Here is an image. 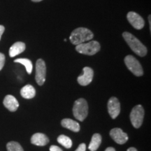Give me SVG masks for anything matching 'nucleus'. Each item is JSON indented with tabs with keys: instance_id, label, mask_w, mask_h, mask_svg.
<instances>
[{
	"instance_id": "obj_1",
	"label": "nucleus",
	"mask_w": 151,
	"mask_h": 151,
	"mask_svg": "<svg viewBox=\"0 0 151 151\" xmlns=\"http://www.w3.org/2000/svg\"><path fill=\"white\" fill-rule=\"evenodd\" d=\"M124 41L127 43L130 48L135 52L137 55L140 57H144L147 54L146 47L141 42L137 37H135L131 33L124 32L122 34Z\"/></svg>"
},
{
	"instance_id": "obj_2",
	"label": "nucleus",
	"mask_w": 151,
	"mask_h": 151,
	"mask_svg": "<svg viewBox=\"0 0 151 151\" xmlns=\"http://www.w3.org/2000/svg\"><path fill=\"white\" fill-rule=\"evenodd\" d=\"M94 35L91 30L85 27H78L71 32L69 39L73 45H78L81 43L88 42L93 38Z\"/></svg>"
},
{
	"instance_id": "obj_3",
	"label": "nucleus",
	"mask_w": 151,
	"mask_h": 151,
	"mask_svg": "<svg viewBox=\"0 0 151 151\" xmlns=\"http://www.w3.org/2000/svg\"><path fill=\"white\" fill-rule=\"evenodd\" d=\"M73 114L77 120L83 121L88 114V106L86 100L81 98L74 102L73 107Z\"/></svg>"
},
{
	"instance_id": "obj_4",
	"label": "nucleus",
	"mask_w": 151,
	"mask_h": 151,
	"mask_svg": "<svg viewBox=\"0 0 151 151\" xmlns=\"http://www.w3.org/2000/svg\"><path fill=\"white\" fill-rule=\"evenodd\" d=\"M100 44L96 41H91L89 42L81 43L76 46V50L79 53L86 55H93L100 50Z\"/></svg>"
},
{
	"instance_id": "obj_5",
	"label": "nucleus",
	"mask_w": 151,
	"mask_h": 151,
	"mask_svg": "<svg viewBox=\"0 0 151 151\" xmlns=\"http://www.w3.org/2000/svg\"><path fill=\"white\" fill-rule=\"evenodd\" d=\"M130 120L132 125L136 129H138L143 123V117H144V109L141 105H137L132 109L130 113Z\"/></svg>"
},
{
	"instance_id": "obj_6",
	"label": "nucleus",
	"mask_w": 151,
	"mask_h": 151,
	"mask_svg": "<svg viewBox=\"0 0 151 151\" xmlns=\"http://www.w3.org/2000/svg\"><path fill=\"white\" fill-rule=\"evenodd\" d=\"M124 64L127 69L137 76H141L143 74V68L139 62L132 55H127L124 58Z\"/></svg>"
},
{
	"instance_id": "obj_7",
	"label": "nucleus",
	"mask_w": 151,
	"mask_h": 151,
	"mask_svg": "<svg viewBox=\"0 0 151 151\" xmlns=\"http://www.w3.org/2000/svg\"><path fill=\"white\" fill-rule=\"evenodd\" d=\"M46 66L42 59H39L36 63L35 79L38 85L43 86L46 81Z\"/></svg>"
},
{
	"instance_id": "obj_8",
	"label": "nucleus",
	"mask_w": 151,
	"mask_h": 151,
	"mask_svg": "<svg viewBox=\"0 0 151 151\" xmlns=\"http://www.w3.org/2000/svg\"><path fill=\"white\" fill-rule=\"evenodd\" d=\"M127 18L130 24L133 26L135 29H141L144 27L145 22L142 17L137 13L130 11L127 15Z\"/></svg>"
},
{
	"instance_id": "obj_9",
	"label": "nucleus",
	"mask_w": 151,
	"mask_h": 151,
	"mask_svg": "<svg viewBox=\"0 0 151 151\" xmlns=\"http://www.w3.org/2000/svg\"><path fill=\"white\" fill-rule=\"evenodd\" d=\"M83 73L82 75L79 76L78 77V83L81 86H88L92 81L94 76V71L90 67H86L83 69Z\"/></svg>"
},
{
	"instance_id": "obj_10",
	"label": "nucleus",
	"mask_w": 151,
	"mask_h": 151,
	"mask_svg": "<svg viewBox=\"0 0 151 151\" xmlns=\"http://www.w3.org/2000/svg\"><path fill=\"white\" fill-rule=\"evenodd\" d=\"M108 111L110 116L116 119L120 113V104L116 97H111L108 101Z\"/></svg>"
},
{
	"instance_id": "obj_11",
	"label": "nucleus",
	"mask_w": 151,
	"mask_h": 151,
	"mask_svg": "<svg viewBox=\"0 0 151 151\" xmlns=\"http://www.w3.org/2000/svg\"><path fill=\"white\" fill-rule=\"evenodd\" d=\"M110 136L115 142L118 144H124L128 140V136L120 128H113L111 130Z\"/></svg>"
},
{
	"instance_id": "obj_12",
	"label": "nucleus",
	"mask_w": 151,
	"mask_h": 151,
	"mask_svg": "<svg viewBox=\"0 0 151 151\" xmlns=\"http://www.w3.org/2000/svg\"><path fill=\"white\" fill-rule=\"evenodd\" d=\"M3 104L4 106L11 112H14L18 109L19 106V103L18 100L16 99L13 95L8 94L4 98L3 101Z\"/></svg>"
},
{
	"instance_id": "obj_13",
	"label": "nucleus",
	"mask_w": 151,
	"mask_h": 151,
	"mask_svg": "<svg viewBox=\"0 0 151 151\" xmlns=\"http://www.w3.org/2000/svg\"><path fill=\"white\" fill-rule=\"evenodd\" d=\"M49 142L48 138L42 133H36L31 138V143L35 146H44Z\"/></svg>"
},
{
	"instance_id": "obj_14",
	"label": "nucleus",
	"mask_w": 151,
	"mask_h": 151,
	"mask_svg": "<svg viewBox=\"0 0 151 151\" xmlns=\"http://www.w3.org/2000/svg\"><path fill=\"white\" fill-rule=\"evenodd\" d=\"M25 48V44L23 42L18 41V42L15 43L9 49V55H10L11 58H14V57L24 52Z\"/></svg>"
},
{
	"instance_id": "obj_15",
	"label": "nucleus",
	"mask_w": 151,
	"mask_h": 151,
	"mask_svg": "<svg viewBox=\"0 0 151 151\" xmlns=\"http://www.w3.org/2000/svg\"><path fill=\"white\" fill-rule=\"evenodd\" d=\"M61 124L63 127L67 128L68 129H70L71 131L74 132H78L80 131V124H79L77 122L74 121V120H71V119H63V120H62Z\"/></svg>"
},
{
	"instance_id": "obj_16",
	"label": "nucleus",
	"mask_w": 151,
	"mask_h": 151,
	"mask_svg": "<svg viewBox=\"0 0 151 151\" xmlns=\"http://www.w3.org/2000/svg\"><path fill=\"white\" fill-rule=\"evenodd\" d=\"M20 94L24 99H32L36 95V90L32 86L27 85L24 86L20 90Z\"/></svg>"
},
{
	"instance_id": "obj_17",
	"label": "nucleus",
	"mask_w": 151,
	"mask_h": 151,
	"mask_svg": "<svg viewBox=\"0 0 151 151\" xmlns=\"http://www.w3.org/2000/svg\"><path fill=\"white\" fill-rule=\"evenodd\" d=\"M101 136L99 134H94L92 136L91 141H90L89 146H88V149L90 151H96L99 148L100 145L101 143Z\"/></svg>"
},
{
	"instance_id": "obj_18",
	"label": "nucleus",
	"mask_w": 151,
	"mask_h": 151,
	"mask_svg": "<svg viewBox=\"0 0 151 151\" xmlns=\"http://www.w3.org/2000/svg\"><path fill=\"white\" fill-rule=\"evenodd\" d=\"M14 62H18V63H20L22 64V65H24L26 70H27V72L29 73V74H31L33 68L32 63L31 60L27 59V58H19V59L15 60Z\"/></svg>"
},
{
	"instance_id": "obj_19",
	"label": "nucleus",
	"mask_w": 151,
	"mask_h": 151,
	"mask_svg": "<svg viewBox=\"0 0 151 151\" xmlns=\"http://www.w3.org/2000/svg\"><path fill=\"white\" fill-rule=\"evenodd\" d=\"M58 143L66 148H70L72 146V141L69 137L65 135H60L58 138Z\"/></svg>"
},
{
	"instance_id": "obj_20",
	"label": "nucleus",
	"mask_w": 151,
	"mask_h": 151,
	"mask_svg": "<svg viewBox=\"0 0 151 151\" xmlns=\"http://www.w3.org/2000/svg\"><path fill=\"white\" fill-rule=\"evenodd\" d=\"M6 148L8 151H24L20 143L16 141H11L7 143Z\"/></svg>"
},
{
	"instance_id": "obj_21",
	"label": "nucleus",
	"mask_w": 151,
	"mask_h": 151,
	"mask_svg": "<svg viewBox=\"0 0 151 151\" xmlns=\"http://www.w3.org/2000/svg\"><path fill=\"white\" fill-rule=\"evenodd\" d=\"M5 63V55L0 52V71L3 69Z\"/></svg>"
},
{
	"instance_id": "obj_22",
	"label": "nucleus",
	"mask_w": 151,
	"mask_h": 151,
	"mask_svg": "<svg viewBox=\"0 0 151 151\" xmlns=\"http://www.w3.org/2000/svg\"><path fill=\"white\" fill-rule=\"evenodd\" d=\"M86 145L85 143H81L75 151H86Z\"/></svg>"
},
{
	"instance_id": "obj_23",
	"label": "nucleus",
	"mask_w": 151,
	"mask_h": 151,
	"mask_svg": "<svg viewBox=\"0 0 151 151\" xmlns=\"http://www.w3.org/2000/svg\"><path fill=\"white\" fill-rule=\"evenodd\" d=\"M50 151H63L62 150L60 147L55 146V145H52L50 147Z\"/></svg>"
},
{
	"instance_id": "obj_24",
	"label": "nucleus",
	"mask_w": 151,
	"mask_h": 151,
	"mask_svg": "<svg viewBox=\"0 0 151 151\" xmlns=\"http://www.w3.org/2000/svg\"><path fill=\"white\" fill-rule=\"evenodd\" d=\"M5 28L3 25H0V40H1V36H2L4 32Z\"/></svg>"
},
{
	"instance_id": "obj_25",
	"label": "nucleus",
	"mask_w": 151,
	"mask_h": 151,
	"mask_svg": "<svg viewBox=\"0 0 151 151\" xmlns=\"http://www.w3.org/2000/svg\"><path fill=\"white\" fill-rule=\"evenodd\" d=\"M105 151H116V150H115V148H113V147H109V148L106 149Z\"/></svg>"
},
{
	"instance_id": "obj_26",
	"label": "nucleus",
	"mask_w": 151,
	"mask_h": 151,
	"mask_svg": "<svg viewBox=\"0 0 151 151\" xmlns=\"http://www.w3.org/2000/svg\"><path fill=\"white\" fill-rule=\"evenodd\" d=\"M127 151H137V150L135 148H134V147H131V148H128Z\"/></svg>"
},
{
	"instance_id": "obj_27",
	"label": "nucleus",
	"mask_w": 151,
	"mask_h": 151,
	"mask_svg": "<svg viewBox=\"0 0 151 151\" xmlns=\"http://www.w3.org/2000/svg\"><path fill=\"white\" fill-rule=\"evenodd\" d=\"M148 20H149V24H150V29L151 27V22H150V16H148Z\"/></svg>"
},
{
	"instance_id": "obj_28",
	"label": "nucleus",
	"mask_w": 151,
	"mask_h": 151,
	"mask_svg": "<svg viewBox=\"0 0 151 151\" xmlns=\"http://www.w3.org/2000/svg\"><path fill=\"white\" fill-rule=\"evenodd\" d=\"M32 1H34V2H39V1H43V0H32Z\"/></svg>"
}]
</instances>
